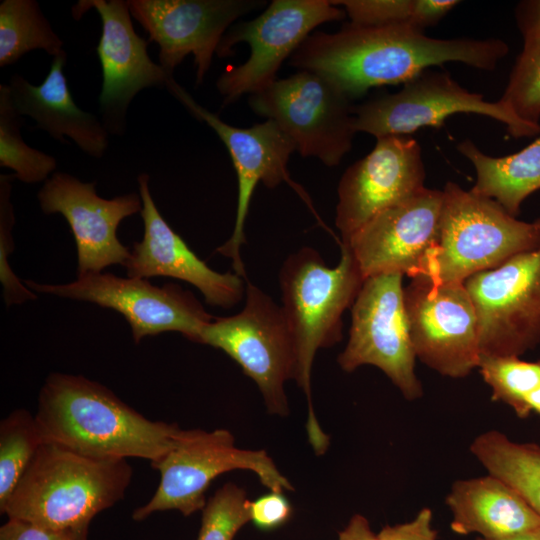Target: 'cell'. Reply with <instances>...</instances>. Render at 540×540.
<instances>
[{
	"instance_id": "7",
	"label": "cell",
	"mask_w": 540,
	"mask_h": 540,
	"mask_svg": "<svg viewBox=\"0 0 540 540\" xmlns=\"http://www.w3.org/2000/svg\"><path fill=\"white\" fill-rule=\"evenodd\" d=\"M251 110L273 120L303 157L337 166L352 149V100L327 77L300 70L249 96Z\"/></svg>"
},
{
	"instance_id": "2",
	"label": "cell",
	"mask_w": 540,
	"mask_h": 540,
	"mask_svg": "<svg viewBox=\"0 0 540 540\" xmlns=\"http://www.w3.org/2000/svg\"><path fill=\"white\" fill-rule=\"evenodd\" d=\"M44 443L95 458H142L154 463L172 448L180 427L152 421L102 384L52 373L34 415Z\"/></svg>"
},
{
	"instance_id": "31",
	"label": "cell",
	"mask_w": 540,
	"mask_h": 540,
	"mask_svg": "<svg viewBox=\"0 0 540 540\" xmlns=\"http://www.w3.org/2000/svg\"><path fill=\"white\" fill-rule=\"evenodd\" d=\"M250 502L243 488L226 483L209 498L202 509L196 540H233L250 519Z\"/></svg>"
},
{
	"instance_id": "34",
	"label": "cell",
	"mask_w": 540,
	"mask_h": 540,
	"mask_svg": "<svg viewBox=\"0 0 540 540\" xmlns=\"http://www.w3.org/2000/svg\"><path fill=\"white\" fill-rule=\"evenodd\" d=\"M291 512L289 501L281 492L270 491L250 502V519L262 530H271L283 525Z\"/></svg>"
},
{
	"instance_id": "39",
	"label": "cell",
	"mask_w": 540,
	"mask_h": 540,
	"mask_svg": "<svg viewBox=\"0 0 540 540\" xmlns=\"http://www.w3.org/2000/svg\"><path fill=\"white\" fill-rule=\"evenodd\" d=\"M475 540H487V539L477 537ZM496 540H540V527L510 536L507 538L496 539Z\"/></svg>"
},
{
	"instance_id": "38",
	"label": "cell",
	"mask_w": 540,
	"mask_h": 540,
	"mask_svg": "<svg viewBox=\"0 0 540 540\" xmlns=\"http://www.w3.org/2000/svg\"><path fill=\"white\" fill-rule=\"evenodd\" d=\"M339 540H379L371 530L369 521L361 514L353 515L339 533Z\"/></svg>"
},
{
	"instance_id": "8",
	"label": "cell",
	"mask_w": 540,
	"mask_h": 540,
	"mask_svg": "<svg viewBox=\"0 0 540 540\" xmlns=\"http://www.w3.org/2000/svg\"><path fill=\"white\" fill-rule=\"evenodd\" d=\"M200 343L221 349L240 365L271 415L289 414L284 386L295 378V344L282 307L264 291L247 280L243 309L214 317L203 328Z\"/></svg>"
},
{
	"instance_id": "29",
	"label": "cell",
	"mask_w": 540,
	"mask_h": 540,
	"mask_svg": "<svg viewBox=\"0 0 540 540\" xmlns=\"http://www.w3.org/2000/svg\"><path fill=\"white\" fill-rule=\"evenodd\" d=\"M44 443L35 416L17 409L0 423V508Z\"/></svg>"
},
{
	"instance_id": "14",
	"label": "cell",
	"mask_w": 540,
	"mask_h": 540,
	"mask_svg": "<svg viewBox=\"0 0 540 540\" xmlns=\"http://www.w3.org/2000/svg\"><path fill=\"white\" fill-rule=\"evenodd\" d=\"M166 89L196 119L205 122L216 132L231 156L238 180L235 225L231 237L216 252L231 258L235 274L247 279L240 249L246 242V218L259 182L270 189L286 182L318 217L307 193L289 175L287 164L292 152L296 151L295 146L273 120L266 119L249 128L234 127L198 104L173 77L169 79Z\"/></svg>"
},
{
	"instance_id": "9",
	"label": "cell",
	"mask_w": 540,
	"mask_h": 540,
	"mask_svg": "<svg viewBox=\"0 0 540 540\" xmlns=\"http://www.w3.org/2000/svg\"><path fill=\"white\" fill-rule=\"evenodd\" d=\"M355 129L374 136H409L425 127L440 128L458 113L489 117L506 125L511 137H532L540 124L519 118L502 99L488 101L455 81L448 72L424 71L391 94L354 106Z\"/></svg>"
},
{
	"instance_id": "5",
	"label": "cell",
	"mask_w": 540,
	"mask_h": 540,
	"mask_svg": "<svg viewBox=\"0 0 540 540\" xmlns=\"http://www.w3.org/2000/svg\"><path fill=\"white\" fill-rule=\"evenodd\" d=\"M442 192L438 242L419 277L436 283H464L540 244L535 220H519L496 201L452 181Z\"/></svg>"
},
{
	"instance_id": "25",
	"label": "cell",
	"mask_w": 540,
	"mask_h": 540,
	"mask_svg": "<svg viewBox=\"0 0 540 540\" xmlns=\"http://www.w3.org/2000/svg\"><path fill=\"white\" fill-rule=\"evenodd\" d=\"M470 452L491 474L512 487L540 516V446L517 443L498 430L477 436Z\"/></svg>"
},
{
	"instance_id": "19",
	"label": "cell",
	"mask_w": 540,
	"mask_h": 540,
	"mask_svg": "<svg viewBox=\"0 0 540 540\" xmlns=\"http://www.w3.org/2000/svg\"><path fill=\"white\" fill-rule=\"evenodd\" d=\"M442 204V190L424 187L340 243L349 247L364 280L393 272L419 277L438 242Z\"/></svg>"
},
{
	"instance_id": "21",
	"label": "cell",
	"mask_w": 540,
	"mask_h": 540,
	"mask_svg": "<svg viewBox=\"0 0 540 540\" xmlns=\"http://www.w3.org/2000/svg\"><path fill=\"white\" fill-rule=\"evenodd\" d=\"M138 184L144 236L134 243L124 265L128 277H172L198 288L210 305L230 308L239 303L245 293L244 278L208 267L160 214L149 190V176L140 174Z\"/></svg>"
},
{
	"instance_id": "15",
	"label": "cell",
	"mask_w": 540,
	"mask_h": 540,
	"mask_svg": "<svg viewBox=\"0 0 540 540\" xmlns=\"http://www.w3.org/2000/svg\"><path fill=\"white\" fill-rule=\"evenodd\" d=\"M404 305L416 358L442 376L463 378L478 366L477 314L464 283L413 278Z\"/></svg>"
},
{
	"instance_id": "13",
	"label": "cell",
	"mask_w": 540,
	"mask_h": 540,
	"mask_svg": "<svg viewBox=\"0 0 540 540\" xmlns=\"http://www.w3.org/2000/svg\"><path fill=\"white\" fill-rule=\"evenodd\" d=\"M35 292L88 301L121 313L138 343L145 336L166 331L180 332L200 343L203 328L213 320L196 297L181 286H155L147 279L119 277L111 273L78 274L75 281L50 285L25 280Z\"/></svg>"
},
{
	"instance_id": "17",
	"label": "cell",
	"mask_w": 540,
	"mask_h": 540,
	"mask_svg": "<svg viewBox=\"0 0 540 540\" xmlns=\"http://www.w3.org/2000/svg\"><path fill=\"white\" fill-rule=\"evenodd\" d=\"M90 9L102 25L96 49L102 69L99 111L108 132L122 134L134 97L145 88H166L173 75L150 58L148 42L133 27L129 1L80 0L72 15L78 20Z\"/></svg>"
},
{
	"instance_id": "22",
	"label": "cell",
	"mask_w": 540,
	"mask_h": 540,
	"mask_svg": "<svg viewBox=\"0 0 540 540\" xmlns=\"http://www.w3.org/2000/svg\"><path fill=\"white\" fill-rule=\"evenodd\" d=\"M66 59L65 51L53 57L40 85L22 75H11L8 87L12 103L20 116L32 118L36 127L54 140L65 143L67 136L87 155L102 158L109 145V132L97 116L76 105L63 72Z\"/></svg>"
},
{
	"instance_id": "33",
	"label": "cell",
	"mask_w": 540,
	"mask_h": 540,
	"mask_svg": "<svg viewBox=\"0 0 540 540\" xmlns=\"http://www.w3.org/2000/svg\"><path fill=\"white\" fill-rule=\"evenodd\" d=\"M14 178H16L14 174L0 175V279L7 306L37 299L33 292L22 285L8 264V255L13 250L12 227L15 219L10 196L11 181Z\"/></svg>"
},
{
	"instance_id": "37",
	"label": "cell",
	"mask_w": 540,
	"mask_h": 540,
	"mask_svg": "<svg viewBox=\"0 0 540 540\" xmlns=\"http://www.w3.org/2000/svg\"><path fill=\"white\" fill-rule=\"evenodd\" d=\"M516 21L523 37V45L540 40V0L520 2Z\"/></svg>"
},
{
	"instance_id": "40",
	"label": "cell",
	"mask_w": 540,
	"mask_h": 540,
	"mask_svg": "<svg viewBox=\"0 0 540 540\" xmlns=\"http://www.w3.org/2000/svg\"><path fill=\"white\" fill-rule=\"evenodd\" d=\"M529 410L540 414V385L526 397Z\"/></svg>"
},
{
	"instance_id": "12",
	"label": "cell",
	"mask_w": 540,
	"mask_h": 540,
	"mask_svg": "<svg viewBox=\"0 0 540 540\" xmlns=\"http://www.w3.org/2000/svg\"><path fill=\"white\" fill-rule=\"evenodd\" d=\"M535 222L540 230V217ZM464 285L477 314L481 354L520 357L540 343V244Z\"/></svg>"
},
{
	"instance_id": "32",
	"label": "cell",
	"mask_w": 540,
	"mask_h": 540,
	"mask_svg": "<svg viewBox=\"0 0 540 540\" xmlns=\"http://www.w3.org/2000/svg\"><path fill=\"white\" fill-rule=\"evenodd\" d=\"M522 120L539 125L540 40L523 45L502 97Z\"/></svg>"
},
{
	"instance_id": "27",
	"label": "cell",
	"mask_w": 540,
	"mask_h": 540,
	"mask_svg": "<svg viewBox=\"0 0 540 540\" xmlns=\"http://www.w3.org/2000/svg\"><path fill=\"white\" fill-rule=\"evenodd\" d=\"M350 23L360 26H409L424 31L438 24L457 0H339Z\"/></svg>"
},
{
	"instance_id": "28",
	"label": "cell",
	"mask_w": 540,
	"mask_h": 540,
	"mask_svg": "<svg viewBox=\"0 0 540 540\" xmlns=\"http://www.w3.org/2000/svg\"><path fill=\"white\" fill-rule=\"evenodd\" d=\"M22 123L8 84H0V166L14 171L15 177L24 183L46 181L57 167L56 159L25 143L20 131Z\"/></svg>"
},
{
	"instance_id": "41",
	"label": "cell",
	"mask_w": 540,
	"mask_h": 540,
	"mask_svg": "<svg viewBox=\"0 0 540 540\" xmlns=\"http://www.w3.org/2000/svg\"><path fill=\"white\" fill-rule=\"evenodd\" d=\"M88 529L78 532L72 540H87Z\"/></svg>"
},
{
	"instance_id": "16",
	"label": "cell",
	"mask_w": 540,
	"mask_h": 540,
	"mask_svg": "<svg viewBox=\"0 0 540 540\" xmlns=\"http://www.w3.org/2000/svg\"><path fill=\"white\" fill-rule=\"evenodd\" d=\"M131 16L159 46V64L173 75L192 54L196 86L204 81L231 25L262 7L260 0H128Z\"/></svg>"
},
{
	"instance_id": "23",
	"label": "cell",
	"mask_w": 540,
	"mask_h": 540,
	"mask_svg": "<svg viewBox=\"0 0 540 540\" xmlns=\"http://www.w3.org/2000/svg\"><path fill=\"white\" fill-rule=\"evenodd\" d=\"M451 530L487 540L507 538L540 527V516L508 484L488 474L460 479L446 496Z\"/></svg>"
},
{
	"instance_id": "6",
	"label": "cell",
	"mask_w": 540,
	"mask_h": 540,
	"mask_svg": "<svg viewBox=\"0 0 540 540\" xmlns=\"http://www.w3.org/2000/svg\"><path fill=\"white\" fill-rule=\"evenodd\" d=\"M151 466L159 471L160 482L151 499L133 511L135 521L160 511L177 510L190 516L202 510L210 483L234 470L255 473L270 491L294 490L265 450L239 448L226 429H180L172 448Z\"/></svg>"
},
{
	"instance_id": "11",
	"label": "cell",
	"mask_w": 540,
	"mask_h": 540,
	"mask_svg": "<svg viewBox=\"0 0 540 540\" xmlns=\"http://www.w3.org/2000/svg\"><path fill=\"white\" fill-rule=\"evenodd\" d=\"M403 276L382 273L364 280L351 306L348 342L337 361L346 372L363 365L379 368L412 401L423 396V387L415 372Z\"/></svg>"
},
{
	"instance_id": "30",
	"label": "cell",
	"mask_w": 540,
	"mask_h": 540,
	"mask_svg": "<svg viewBox=\"0 0 540 540\" xmlns=\"http://www.w3.org/2000/svg\"><path fill=\"white\" fill-rule=\"evenodd\" d=\"M477 368L491 388L492 401L508 405L519 418L530 415L526 397L540 385V360L480 354Z\"/></svg>"
},
{
	"instance_id": "1",
	"label": "cell",
	"mask_w": 540,
	"mask_h": 540,
	"mask_svg": "<svg viewBox=\"0 0 540 540\" xmlns=\"http://www.w3.org/2000/svg\"><path fill=\"white\" fill-rule=\"evenodd\" d=\"M508 52L507 43L497 38L439 39L409 26L349 22L335 33L310 34L289 64L327 77L353 100L370 88L404 84L450 62L493 71Z\"/></svg>"
},
{
	"instance_id": "35",
	"label": "cell",
	"mask_w": 540,
	"mask_h": 540,
	"mask_svg": "<svg viewBox=\"0 0 540 540\" xmlns=\"http://www.w3.org/2000/svg\"><path fill=\"white\" fill-rule=\"evenodd\" d=\"M432 523V510L422 508L412 520L402 524L385 526L377 536L379 540H437V531Z\"/></svg>"
},
{
	"instance_id": "3",
	"label": "cell",
	"mask_w": 540,
	"mask_h": 540,
	"mask_svg": "<svg viewBox=\"0 0 540 540\" xmlns=\"http://www.w3.org/2000/svg\"><path fill=\"white\" fill-rule=\"evenodd\" d=\"M341 257L328 267L320 254L303 247L290 254L279 272L282 310L296 349L294 380L308 402V440L317 455L326 452L329 437L314 413L311 373L316 353L342 338V316L352 306L364 282L349 247L340 243Z\"/></svg>"
},
{
	"instance_id": "18",
	"label": "cell",
	"mask_w": 540,
	"mask_h": 540,
	"mask_svg": "<svg viewBox=\"0 0 540 540\" xmlns=\"http://www.w3.org/2000/svg\"><path fill=\"white\" fill-rule=\"evenodd\" d=\"M376 140L374 148L340 178L335 225L341 242L380 212L425 187V165L416 139L386 136Z\"/></svg>"
},
{
	"instance_id": "4",
	"label": "cell",
	"mask_w": 540,
	"mask_h": 540,
	"mask_svg": "<svg viewBox=\"0 0 540 540\" xmlns=\"http://www.w3.org/2000/svg\"><path fill=\"white\" fill-rule=\"evenodd\" d=\"M132 475L127 459L43 443L0 512L55 531L88 529L98 513L124 497Z\"/></svg>"
},
{
	"instance_id": "36",
	"label": "cell",
	"mask_w": 540,
	"mask_h": 540,
	"mask_svg": "<svg viewBox=\"0 0 540 540\" xmlns=\"http://www.w3.org/2000/svg\"><path fill=\"white\" fill-rule=\"evenodd\" d=\"M80 531H55L26 520L8 518L0 527V540H72Z\"/></svg>"
},
{
	"instance_id": "24",
	"label": "cell",
	"mask_w": 540,
	"mask_h": 540,
	"mask_svg": "<svg viewBox=\"0 0 540 540\" xmlns=\"http://www.w3.org/2000/svg\"><path fill=\"white\" fill-rule=\"evenodd\" d=\"M456 148L476 171L470 191L496 201L513 217L520 214L523 201L540 189V136L522 150L501 157L483 153L469 139Z\"/></svg>"
},
{
	"instance_id": "10",
	"label": "cell",
	"mask_w": 540,
	"mask_h": 540,
	"mask_svg": "<svg viewBox=\"0 0 540 540\" xmlns=\"http://www.w3.org/2000/svg\"><path fill=\"white\" fill-rule=\"evenodd\" d=\"M345 16L344 9L332 0H273L253 20L231 26L220 42L217 56L233 55V46L240 42L250 46V56L244 64L228 68L218 77L216 88L223 96V106L270 86L277 80L283 61L313 29Z\"/></svg>"
},
{
	"instance_id": "20",
	"label": "cell",
	"mask_w": 540,
	"mask_h": 540,
	"mask_svg": "<svg viewBox=\"0 0 540 540\" xmlns=\"http://www.w3.org/2000/svg\"><path fill=\"white\" fill-rule=\"evenodd\" d=\"M95 182H82L56 172L38 192L45 214L59 213L67 220L77 247L78 274L101 272L112 264L125 265L128 247L117 237L120 222L140 213L142 200L135 193L104 199L97 195Z\"/></svg>"
},
{
	"instance_id": "26",
	"label": "cell",
	"mask_w": 540,
	"mask_h": 540,
	"mask_svg": "<svg viewBox=\"0 0 540 540\" xmlns=\"http://www.w3.org/2000/svg\"><path fill=\"white\" fill-rule=\"evenodd\" d=\"M63 44L37 1L0 2V67L12 65L36 49L55 57L65 51Z\"/></svg>"
}]
</instances>
